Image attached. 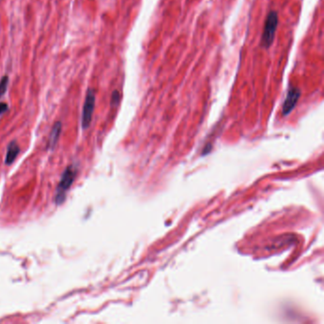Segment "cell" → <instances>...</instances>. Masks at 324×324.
<instances>
[{
	"label": "cell",
	"instance_id": "cell-1",
	"mask_svg": "<svg viewBox=\"0 0 324 324\" xmlns=\"http://www.w3.org/2000/svg\"><path fill=\"white\" fill-rule=\"evenodd\" d=\"M279 25V16L276 11H271L266 17L263 32L260 38V47L263 49H269L275 38L276 31Z\"/></svg>",
	"mask_w": 324,
	"mask_h": 324
},
{
	"label": "cell",
	"instance_id": "cell-9",
	"mask_svg": "<svg viewBox=\"0 0 324 324\" xmlns=\"http://www.w3.org/2000/svg\"><path fill=\"white\" fill-rule=\"evenodd\" d=\"M9 106L6 103H0V115L5 114L8 111Z\"/></svg>",
	"mask_w": 324,
	"mask_h": 324
},
{
	"label": "cell",
	"instance_id": "cell-7",
	"mask_svg": "<svg viewBox=\"0 0 324 324\" xmlns=\"http://www.w3.org/2000/svg\"><path fill=\"white\" fill-rule=\"evenodd\" d=\"M9 84V77L7 75L3 76L0 80V97L4 95V93L6 92L7 88H8Z\"/></svg>",
	"mask_w": 324,
	"mask_h": 324
},
{
	"label": "cell",
	"instance_id": "cell-8",
	"mask_svg": "<svg viewBox=\"0 0 324 324\" xmlns=\"http://www.w3.org/2000/svg\"><path fill=\"white\" fill-rule=\"evenodd\" d=\"M119 102H120V93H119L118 90H114V92H113V95H112V101H111L112 105L113 106L117 105L119 104Z\"/></svg>",
	"mask_w": 324,
	"mask_h": 324
},
{
	"label": "cell",
	"instance_id": "cell-4",
	"mask_svg": "<svg viewBox=\"0 0 324 324\" xmlns=\"http://www.w3.org/2000/svg\"><path fill=\"white\" fill-rule=\"evenodd\" d=\"M301 95V90L298 87H290L283 105V115H288L295 109Z\"/></svg>",
	"mask_w": 324,
	"mask_h": 324
},
{
	"label": "cell",
	"instance_id": "cell-5",
	"mask_svg": "<svg viewBox=\"0 0 324 324\" xmlns=\"http://www.w3.org/2000/svg\"><path fill=\"white\" fill-rule=\"evenodd\" d=\"M61 130H62V123L60 121L57 122L53 125L51 131H50V134H49V143H48V147L49 149L52 150L57 146L58 139L60 137Z\"/></svg>",
	"mask_w": 324,
	"mask_h": 324
},
{
	"label": "cell",
	"instance_id": "cell-2",
	"mask_svg": "<svg viewBox=\"0 0 324 324\" xmlns=\"http://www.w3.org/2000/svg\"><path fill=\"white\" fill-rule=\"evenodd\" d=\"M75 176H76V171L73 169V167H68L65 171L63 172V175H62L57 188L56 199H55L57 204H61V203H64L66 196H67L66 194H67L68 190L73 186Z\"/></svg>",
	"mask_w": 324,
	"mask_h": 324
},
{
	"label": "cell",
	"instance_id": "cell-3",
	"mask_svg": "<svg viewBox=\"0 0 324 324\" xmlns=\"http://www.w3.org/2000/svg\"><path fill=\"white\" fill-rule=\"evenodd\" d=\"M94 107H95V93L93 89H89L87 91L84 106H83V112H82V127L84 130L88 129L90 126Z\"/></svg>",
	"mask_w": 324,
	"mask_h": 324
},
{
	"label": "cell",
	"instance_id": "cell-6",
	"mask_svg": "<svg viewBox=\"0 0 324 324\" xmlns=\"http://www.w3.org/2000/svg\"><path fill=\"white\" fill-rule=\"evenodd\" d=\"M20 152V147L18 146L16 141H13L10 143L6 153V158H5V164L6 165H12L13 163L16 161L18 154Z\"/></svg>",
	"mask_w": 324,
	"mask_h": 324
}]
</instances>
